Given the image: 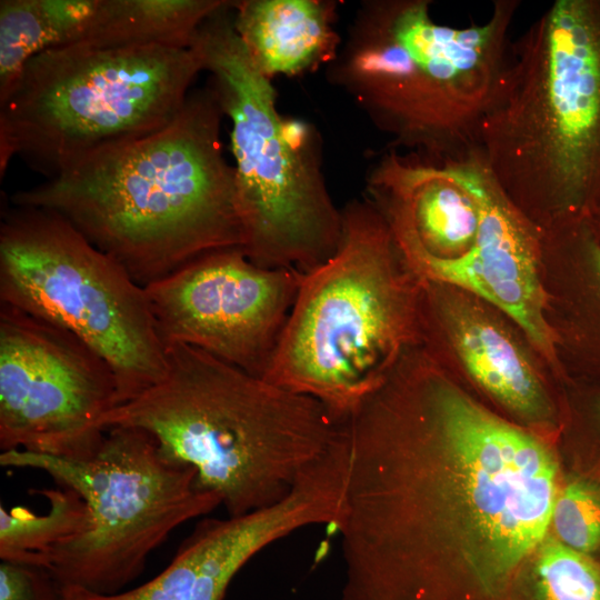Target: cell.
Wrapping results in <instances>:
<instances>
[{
  "instance_id": "cell-1",
  "label": "cell",
  "mask_w": 600,
  "mask_h": 600,
  "mask_svg": "<svg viewBox=\"0 0 600 600\" xmlns=\"http://www.w3.org/2000/svg\"><path fill=\"white\" fill-rule=\"evenodd\" d=\"M418 357L374 394L349 479L352 524L398 576L508 600L547 538L559 469L534 434L489 412Z\"/></svg>"
},
{
  "instance_id": "cell-2",
  "label": "cell",
  "mask_w": 600,
  "mask_h": 600,
  "mask_svg": "<svg viewBox=\"0 0 600 600\" xmlns=\"http://www.w3.org/2000/svg\"><path fill=\"white\" fill-rule=\"evenodd\" d=\"M223 117L210 83L191 90L163 129L97 150L10 202L59 213L143 288L209 252L242 249Z\"/></svg>"
},
{
  "instance_id": "cell-3",
  "label": "cell",
  "mask_w": 600,
  "mask_h": 600,
  "mask_svg": "<svg viewBox=\"0 0 600 600\" xmlns=\"http://www.w3.org/2000/svg\"><path fill=\"white\" fill-rule=\"evenodd\" d=\"M166 351L162 380L113 408L102 427L149 432L166 457L197 471L228 517L284 499L333 441L338 423L319 400L191 346Z\"/></svg>"
},
{
  "instance_id": "cell-4",
  "label": "cell",
  "mask_w": 600,
  "mask_h": 600,
  "mask_svg": "<svg viewBox=\"0 0 600 600\" xmlns=\"http://www.w3.org/2000/svg\"><path fill=\"white\" fill-rule=\"evenodd\" d=\"M477 146L541 229L600 209V0H556L510 43Z\"/></svg>"
},
{
  "instance_id": "cell-5",
  "label": "cell",
  "mask_w": 600,
  "mask_h": 600,
  "mask_svg": "<svg viewBox=\"0 0 600 600\" xmlns=\"http://www.w3.org/2000/svg\"><path fill=\"white\" fill-rule=\"evenodd\" d=\"M430 3L362 2L328 77L392 138L393 149L456 158L478 144L520 1L497 0L484 23L466 28L437 23Z\"/></svg>"
},
{
  "instance_id": "cell-6",
  "label": "cell",
  "mask_w": 600,
  "mask_h": 600,
  "mask_svg": "<svg viewBox=\"0 0 600 600\" xmlns=\"http://www.w3.org/2000/svg\"><path fill=\"white\" fill-rule=\"evenodd\" d=\"M332 257L303 273L262 377L323 403L336 421L390 376L418 337L423 279L364 198L341 209Z\"/></svg>"
},
{
  "instance_id": "cell-7",
  "label": "cell",
  "mask_w": 600,
  "mask_h": 600,
  "mask_svg": "<svg viewBox=\"0 0 600 600\" xmlns=\"http://www.w3.org/2000/svg\"><path fill=\"white\" fill-rule=\"evenodd\" d=\"M232 4L203 21L191 47L231 122L242 251L257 266L306 273L334 254L341 210L327 188L317 131L279 112L272 79L234 30Z\"/></svg>"
},
{
  "instance_id": "cell-8",
  "label": "cell",
  "mask_w": 600,
  "mask_h": 600,
  "mask_svg": "<svg viewBox=\"0 0 600 600\" xmlns=\"http://www.w3.org/2000/svg\"><path fill=\"white\" fill-rule=\"evenodd\" d=\"M202 60L193 47L74 43L29 60L0 98V177L12 158L50 179L179 114Z\"/></svg>"
},
{
  "instance_id": "cell-9",
  "label": "cell",
  "mask_w": 600,
  "mask_h": 600,
  "mask_svg": "<svg viewBox=\"0 0 600 600\" xmlns=\"http://www.w3.org/2000/svg\"><path fill=\"white\" fill-rule=\"evenodd\" d=\"M0 464L41 470L82 498V530L39 567L62 587L98 594L123 591L174 529L221 506L218 494L198 487L191 466L166 457L149 432L133 427L107 429L88 459L9 450Z\"/></svg>"
},
{
  "instance_id": "cell-10",
  "label": "cell",
  "mask_w": 600,
  "mask_h": 600,
  "mask_svg": "<svg viewBox=\"0 0 600 600\" xmlns=\"http://www.w3.org/2000/svg\"><path fill=\"white\" fill-rule=\"evenodd\" d=\"M0 303L60 327L111 368L117 407L164 377L167 351L146 290L59 213L6 207Z\"/></svg>"
},
{
  "instance_id": "cell-11",
  "label": "cell",
  "mask_w": 600,
  "mask_h": 600,
  "mask_svg": "<svg viewBox=\"0 0 600 600\" xmlns=\"http://www.w3.org/2000/svg\"><path fill=\"white\" fill-rule=\"evenodd\" d=\"M117 407L109 364L71 332L0 303V449L88 459Z\"/></svg>"
},
{
  "instance_id": "cell-12",
  "label": "cell",
  "mask_w": 600,
  "mask_h": 600,
  "mask_svg": "<svg viewBox=\"0 0 600 600\" xmlns=\"http://www.w3.org/2000/svg\"><path fill=\"white\" fill-rule=\"evenodd\" d=\"M303 273L263 268L241 248L203 254L144 287L164 347L203 350L263 377Z\"/></svg>"
},
{
  "instance_id": "cell-13",
  "label": "cell",
  "mask_w": 600,
  "mask_h": 600,
  "mask_svg": "<svg viewBox=\"0 0 600 600\" xmlns=\"http://www.w3.org/2000/svg\"><path fill=\"white\" fill-rule=\"evenodd\" d=\"M346 496V477L330 459L310 466L278 503L241 517L206 519L154 578L116 594L62 587V600H223L228 587L258 552L312 524L334 527Z\"/></svg>"
},
{
  "instance_id": "cell-14",
  "label": "cell",
  "mask_w": 600,
  "mask_h": 600,
  "mask_svg": "<svg viewBox=\"0 0 600 600\" xmlns=\"http://www.w3.org/2000/svg\"><path fill=\"white\" fill-rule=\"evenodd\" d=\"M472 187L480 209L474 246L456 259H440L398 246L423 280L466 290L511 318L532 344L551 360L554 336L546 319L540 271L543 230L506 194L478 147L471 152Z\"/></svg>"
},
{
  "instance_id": "cell-15",
  "label": "cell",
  "mask_w": 600,
  "mask_h": 600,
  "mask_svg": "<svg viewBox=\"0 0 600 600\" xmlns=\"http://www.w3.org/2000/svg\"><path fill=\"white\" fill-rule=\"evenodd\" d=\"M433 321L469 376L509 411L532 424H550L549 396L522 346L488 311L453 288L423 280Z\"/></svg>"
},
{
  "instance_id": "cell-16",
  "label": "cell",
  "mask_w": 600,
  "mask_h": 600,
  "mask_svg": "<svg viewBox=\"0 0 600 600\" xmlns=\"http://www.w3.org/2000/svg\"><path fill=\"white\" fill-rule=\"evenodd\" d=\"M336 2L233 1V27L260 71L298 76L329 64L342 43L333 28Z\"/></svg>"
},
{
  "instance_id": "cell-17",
  "label": "cell",
  "mask_w": 600,
  "mask_h": 600,
  "mask_svg": "<svg viewBox=\"0 0 600 600\" xmlns=\"http://www.w3.org/2000/svg\"><path fill=\"white\" fill-rule=\"evenodd\" d=\"M100 0H1L0 98L30 59L49 49L78 43L89 30Z\"/></svg>"
},
{
  "instance_id": "cell-18",
  "label": "cell",
  "mask_w": 600,
  "mask_h": 600,
  "mask_svg": "<svg viewBox=\"0 0 600 600\" xmlns=\"http://www.w3.org/2000/svg\"><path fill=\"white\" fill-rule=\"evenodd\" d=\"M227 0H100L78 43L100 48L159 44L189 48L203 21Z\"/></svg>"
},
{
  "instance_id": "cell-19",
  "label": "cell",
  "mask_w": 600,
  "mask_h": 600,
  "mask_svg": "<svg viewBox=\"0 0 600 600\" xmlns=\"http://www.w3.org/2000/svg\"><path fill=\"white\" fill-rule=\"evenodd\" d=\"M50 503L46 514L0 508V559L39 566L41 559L83 528L86 504L69 488L40 490Z\"/></svg>"
},
{
  "instance_id": "cell-20",
  "label": "cell",
  "mask_w": 600,
  "mask_h": 600,
  "mask_svg": "<svg viewBox=\"0 0 600 600\" xmlns=\"http://www.w3.org/2000/svg\"><path fill=\"white\" fill-rule=\"evenodd\" d=\"M509 600H600V564L546 538L514 578Z\"/></svg>"
},
{
  "instance_id": "cell-21",
  "label": "cell",
  "mask_w": 600,
  "mask_h": 600,
  "mask_svg": "<svg viewBox=\"0 0 600 600\" xmlns=\"http://www.w3.org/2000/svg\"><path fill=\"white\" fill-rule=\"evenodd\" d=\"M550 528L564 546L592 554L600 549V481L576 477L560 486Z\"/></svg>"
},
{
  "instance_id": "cell-22",
  "label": "cell",
  "mask_w": 600,
  "mask_h": 600,
  "mask_svg": "<svg viewBox=\"0 0 600 600\" xmlns=\"http://www.w3.org/2000/svg\"><path fill=\"white\" fill-rule=\"evenodd\" d=\"M0 600H62V586L43 567L1 560Z\"/></svg>"
},
{
  "instance_id": "cell-23",
  "label": "cell",
  "mask_w": 600,
  "mask_h": 600,
  "mask_svg": "<svg viewBox=\"0 0 600 600\" xmlns=\"http://www.w3.org/2000/svg\"><path fill=\"white\" fill-rule=\"evenodd\" d=\"M590 228L588 223L582 226L579 232L580 243L600 280V239Z\"/></svg>"
},
{
  "instance_id": "cell-24",
  "label": "cell",
  "mask_w": 600,
  "mask_h": 600,
  "mask_svg": "<svg viewBox=\"0 0 600 600\" xmlns=\"http://www.w3.org/2000/svg\"><path fill=\"white\" fill-rule=\"evenodd\" d=\"M598 411H599V417H600V402H599V406H598Z\"/></svg>"
}]
</instances>
